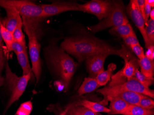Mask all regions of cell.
Listing matches in <instances>:
<instances>
[{
	"mask_svg": "<svg viewBox=\"0 0 154 115\" xmlns=\"http://www.w3.org/2000/svg\"><path fill=\"white\" fill-rule=\"evenodd\" d=\"M128 23L129 20L123 3L122 1H114L108 16L97 25L89 27V29L93 33H97L108 28L118 26Z\"/></svg>",
	"mask_w": 154,
	"mask_h": 115,
	"instance_id": "obj_7",
	"label": "cell"
},
{
	"mask_svg": "<svg viewBox=\"0 0 154 115\" xmlns=\"http://www.w3.org/2000/svg\"><path fill=\"white\" fill-rule=\"evenodd\" d=\"M1 33L2 39L6 44L7 50H8L14 41V38L12 33L6 28L2 23L1 24Z\"/></svg>",
	"mask_w": 154,
	"mask_h": 115,
	"instance_id": "obj_25",
	"label": "cell"
},
{
	"mask_svg": "<svg viewBox=\"0 0 154 115\" xmlns=\"http://www.w3.org/2000/svg\"><path fill=\"white\" fill-rule=\"evenodd\" d=\"M60 47L79 62L99 53H109L120 57L122 54L121 48L116 49L101 40L91 38H68L62 41Z\"/></svg>",
	"mask_w": 154,
	"mask_h": 115,
	"instance_id": "obj_1",
	"label": "cell"
},
{
	"mask_svg": "<svg viewBox=\"0 0 154 115\" xmlns=\"http://www.w3.org/2000/svg\"><path fill=\"white\" fill-rule=\"evenodd\" d=\"M144 95L135 92L127 91L119 93L116 96L120 98L131 105H138L140 100Z\"/></svg>",
	"mask_w": 154,
	"mask_h": 115,
	"instance_id": "obj_17",
	"label": "cell"
},
{
	"mask_svg": "<svg viewBox=\"0 0 154 115\" xmlns=\"http://www.w3.org/2000/svg\"><path fill=\"white\" fill-rule=\"evenodd\" d=\"M134 32L129 23L118 26L113 27L109 31L111 34L119 36L123 39L134 33Z\"/></svg>",
	"mask_w": 154,
	"mask_h": 115,
	"instance_id": "obj_19",
	"label": "cell"
},
{
	"mask_svg": "<svg viewBox=\"0 0 154 115\" xmlns=\"http://www.w3.org/2000/svg\"><path fill=\"white\" fill-rule=\"evenodd\" d=\"M2 22L0 20V45L3 43V39H2V36L1 33V24Z\"/></svg>",
	"mask_w": 154,
	"mask_h": 115,
	"instance_id": "obj_39",
	"label": "cell"
},
{
	"mask_svg": "<svg viewBox=\"0 0 154 115\" xmlns=\"http://www.w3.org/2000/svg\"><path fill=\"white\" fill-rule=\"evenodd\" d=\"M5 83L11 92V95L5 112L22 96L26 88L28 82L32 77L31 74L22 75L21 77L17 76L11 71L7 60L5 64Z\"/></svg>",
	"mask_w": 154,
	"mask_h": 115,
	"instance_id": "obj_5",
	"label": "cell"
},
{
	"mask_svg": "<svg viewBox=\"0 0 154 115\" xmlns=\"http://www.w3.org/2000/svg\"><path fill=\"white\" fill-rule=\"evenodd\" d=\"M151 10V7L147 3H146L145 1V15L146 19L148 20H149V18Z\"/></svg>",
	"mask_w": 154,
	"mask_h": 115,
	"instance_id": "obj_36",
	"label": "cell"
},
{
	"mask_svg": "<svg viewBox=\"0 0 154 115\" xmlns=\"http://www.w3.org/2000/svg\"><path fill=\"white\" fill-rule=\"evenodd\" d=\"M154 46H151L148 47L147 51L146 52V54H145V56L147 58L151 60H154Z\"/></svg>",
	"mask_w": 154,
	"mask_h": 115,
	"instance_id": "obj_35",
	"label": "cell"
},
{
	"mask_svg": "<svg viewBox=\"0 0 154 115\" xmlns=\"http://www.w3.org/2000/svg\"><path fill=\"white\" fill-rule=\"evenodd\" d=\"M4 8L6 10L7 16L2 23L6 28L12 33L19 25L23 24L22 18L14 8L8 7Z\"/></svg>",
	"mask_w": 154,
	"mask_h": 115,
	"instance_id": "obj_13",
	"label": "cell"
},
{
	"mask_svg": "<svg viewBox=\"0 0 154 115\" xmlns=\"http://www.w3.org/2000/svg\"><path fill=\"white\" fill-rule=\"evenodd\" d=\"M79 3L73 1H54L51 4H41L44 16L50 17L68 11H79Z\"/></svg>",
	"mask_w": 154,
	"mask_h": 115,
	"instance_id": "obj_11",
	"label": "cell"
},
{
	"mask_svg": "<svg viewBox=\"0 0 154 115\" xmlns=\"http://www.w3.org/2000/svg\"><path fill=\"white\" fill-rule=\"evenodd\" d=\"M99 87L100 86L98 83L96 78L90 77H86L84 79L82 84L79 89L78 93L79 95H82L85 93L92 92Z\"/></svg>",
	"mask_w": 154,
	"mask_h": 115,
	"instance_id": "obj_16",
	"label": "cell"
},
{
	"mask_svg": "<svg viewBox=\"0 0 154 115\" xmlns=\"http://www.w3.org/2000/svg\"><path fill=\"white\" fill-rule=\"evenodd\" d=\"M5 83V78L3 77H2L1 75V71H0V87L3 85Z\"/></svg>",
	"mask_w": 154,
	"mask_h": 115,
	"instance_id": "obj_38",
	"label": "cell"
},
{
	"mask_svg": "<svg viewBox=\"0 0 154 115\" xmlns=\"http://www.w3.org/2000/svg\"><path fill=\"white\" fill-rule=\"evenodd\" d=\"M126 11L130 18L138 29L144 39L145 47H150L145 29V22L143 16L139 10L137 0H131L126 8Z\"/></svg>",
	"mask_w": 154,
	"mask_h": 115,
	"instance_id": "obj_10",
	"label": "cell"
},
{
	"mask_svg": "<svg viewBox=\"0 0 154 115\" xmlns=\"http://www.w3.org/2000/svg\"><path fill=\"white\" fill-rule=\"evenodd\" d=\"M22 27H23V24L19 25L13 31L12 34H13L14 41H17L20 44H26V42L25 40V35L22 31Z\"/></svg>",
	"mask_w": 154,
	"mask_h": 115,
	"instance_id": "obj_27",
	"label": "cell"
},
{
	"mask_svg": "<svg viewBox=\"0 0 154 115\" xmlns=\"http://www.w3.org/2000/svg\"><path fill=\"white\" fill-rule=\"evenodd\" d=\"M16 54L18 62L23 70V75L31 74L33 77V73L30 66L27 49L21 53Z\"/></svg>",
	"mask_w": 154,
	"mask_h": 115,
	"instance_id": "obj_20",
	"label": "cell"
},
{
	"mask_svg": "<svg viewBox=\"0 0 154 115\" xmlns=\"http://www.w3.org/2000/svg\"><path fill=\"white\" fill-rule=\"evenodd\" d=\"M140 71L146 77H153L154 75V60H151L144 56L143 58L138 60Z\"/></svg>",
	"mask_w": 154,
	"mask_h": 115,
	"instance_id": "obj_18",
	"label": "cell"
},
{
	"mask_svg": "<svg viewBox=\"0 0 154 115\" xmlns=\"http://www.w3.org/2000/svg\"><path fill=\"white\" fill-rule=\"evenodd\" d=\"M127 46L130 47L131 46L139 44V41L135 32L130 35L128 37L123 39Z\"/></svg>",
	"mask_w": 154,
	"mask_h": 115,
	"instance_id": "obj_32",
	"label": "cell"
},
{
	"mask_svg": "<svg viewBox=\"0 0 154 115\" xmlns=\"http://www.w3.org/2000/svg\"><path fill=\"white\" fill-rule=\"evenodd\" d=\"M6 60L4 56V49H3V43L0 45V71L1 72L3 69Z\"/></svg>",
	"mask_w": 154,
	"mask_h": 115,
	"instance_id": "obj_34",
	"label": "cell"
},
{
	"mask_svg": "<svg viewBox=\"0 0 154 115\" xmlns=\"http://www.w3.org/2000/svg\"><path fill=\"white\" fill-rule=\"evenodd\" d=\"M113 2L109 1L93 0L84 4H79V11L93 14L100 20L105 19L111 10Z\"/></svg>",
	"mask_w": 154,
	"mask_h": 115,
	"instance_id": "obj_9",
	"label": "cell"
},
{
	"mask_svg": "<svg viewBox=\"0 0 154 115\" xmlns=\"http://www.w3.org/2000/svg\"><path fill=\"white\" fill-rule=\"evenodd\" d=\"M154 110H147L139 105L130 104L123 115H154Z\"/></svg>",
	"mask_w": 154,
	"mask_h": 115,
	"instance_id": "obj_23",
	"label": "cell"
},
{
	"mask_svg": "<svg viewBox=\"0 0 154 115\" xmlns=\"http://www.w3.org/2000/svg\"><path fill=\"white\" fill-rule=\"evenodd\" d=\"M27 47L26 44H20L17 41H14L10 48L8 51V52L13 51L15 53V54L21 53L26 50Z\"/></svg>",
	"mask_w": 154,
	"mask_h": 115,
	"instance_id": "obj_30",
	"label": "cell"
},
{
	"mask_svg": "<svg viewBox=\"0 0 154 115\" xmlns=\"http://www.w3.org/2000/svg\"><path fill=\"white\" fill-rule=\"evenodd\" d=\"M109 53H101L93 55L86 59V67L90 77L96 78L97 76L105 71L104 64Z\"/></svg>",
	"mask_w": 154,
	"mask_h": 115,
	"instance_id": "obj_12",
	"label": "cell"
},
{
	"mask_svg": "<svg viewBox=\"0 0 154 115\" xmlns=\"http://www.w3.org/2000/svg\"><path fill=\"white\" fill-rule=\"evenodd\" d=\"M73 104L75 105H80L86 107L95 113L105 112L109 113L110 111L109 109L107 108V107H105L104 105H102L99 103L90 101L86 99L79 100L74 102Z\"/></svg>",
	"mask_w": 154,
	"mask_h": 115,
	"instance_id": "obj_15",
	"label": "cell"
},
{
	"mask_svg": "<svg viewBox=\"0 0 154 115\" xmlns=\"http://www.w3.org/2000/svg\"><path fill=\"white\" fill-rule=\"evenodd\" d=\"M67 115H97V113L80 105H75L72 104L66 107Z\"/></svg>",
	"mask_w": 154,
	"mask_h": 115,
	"instance_id": "obj_22",
	"label": "cell"
},
{
	"mask_svg": "<svg viewBox=\"0 0 154 115\" xmlns=\"http://www.w3.org/2000/svg\"><path fill=\"white\" fill-rule=\"evenodd\" d=\"M109 101H110L109 114H122L130 105L127 102L117 96L110 98Z\"/></svg>",
	"mask_w": 154,
	"mask_h": 115,
	"instance_id": "obj_14",
	"label": "cell"
},
{
	"mask_svg": "<svg viewBox=\"0 0 154 115\" xmlns=\"http://www.w3.org/2000/svg\"><path fill=\"white\" fill-rule=\"evenodd\" d=\"M65 115H67V114H66H66H65Z\"/></svg>",
	"mask_w": 154,
	"mask_h": 115,
	"instance_id": "obj_42",
	"label": "cell"
},
{
	"mask_svg": "<svg viewBox=\"0 0 154 115\" xmlns=\"http://www.w3.org/2000/svg\"><path fill=\"white\" fill-rule=\"evenodd\" d=\"M116 68V65L114 63H111L108 65V69L98 74L96 77V80L100 86L106 85L110 79L113 71Z\"/></svg>",
	"mask_w": 154,
	"mask_h": 115,
	"instance_id": "obj_21",
	"label": "cell"
},
{
	"mask_svg": "<svg viewBox=\"0 0 154 115\" xmlns=\"http://www.w3.org/2000/svg\"><path fill=\"white\" fill-rule=\"evenodd\" d=\"M137 2L139 7V10L140 11L144 19L145 25L146 26L148 20L146 19L145 15V0H137Z\"/></svg>",
	"mask_w": 154,
	"mask_h": 115,
	"instance_id": "obj_33",
	"label": "cell"
},
{
	"mask_svg": "<svg viewBox=\"0 0 154 115\" xmlns=\"http://www.w3.org/2000/svg\"><path fill=\"white\" fill-rule=\"evenodd\" d=\"M130 47L133 51V52L137 56L138 59H142L145 56L144 50H143V48L142 47L140 44L131 46Z\"/></svg>",
	"mask_w": 154,
	"mask_h": 115,
	"instance_id": "obj_31",
	"label": "cell"
},
{
	"mask_svg": "<svg viewBox=\"0 0 154 115\" xmlns=\"http://www.w3.org/2000/svg\"><path fill=\"white\" fill-rule=\"evenodd\" d=\"M24 31L26 34L29 40V54L32 65V71L38 82L41 72V45L38 38V28L37 21L22 18Z\"/></svg>",
	"mask_w": 154,
	"mask_h": 115,
	"instance_id": "obj_3",
	"label": "cell"
},
{
	"mask_svg": "<svg viewBox=\"0 0 154 115\" xmlns=\"http://www.w3.org/2000/svg\"><path fill=\"white\" fill-rule=\"evenodd\" d=\"M127 91L135 92L148 96L151 98H154L153 90L144 87L135 78L132 77L127 82L121 84L114 86L108 85L103 89L97 90V92L104 96L103 100L99 103L103 105H107L109 98L116 96L119 93Z\"/></svg>",
	"mask_w": 154,
	"mask_h": 115,
	"instance_id": "obj_4",
	"label": "cell"
},
{
	"mask_svg": "<svg viewBox=\"0 0 154 115\" xmlns=\"http://www.w3.org/2000/svg\"><path fill=\"white\" fill-rule=\"evenodd\" d=\"M134 77L139 83L147 88H149V87L152 85L154 83V77H146L141 72L139 71L138 69L136 70Z\"/></svg>",
	"mask_w": 154,
	"mask_h": 115,
	"instance_id": "obj_24",
	"label": "cell"
},
{
	"mask_svg": "<svg viewBox=\"0 0 154 115\" xmlns=\"http://www.w3.org/2000/svg\"><path fill=\"white\" fill-rule=\"evenodd\" d=\"M145 2L146 3H147L150 7H154V0H145Z\"/></svg>",
	"mask_w": 154,
	"mask_h": 115,
	"instance_id": "obj_37",
	"label": "cell"
},
{
	"mask_svg": "<svg viewBox=\"0 0 154 115\" xmlns=\"http://www.w3.org/2000/svg\"><path fill=\"white\" fill-rule=\"evenodd\" d=\"M0 6L15 8L22 18L38 21L45 18L43 9L40 5L25 0H0Z\"/></svg>",
	"mask_w": 154,
	"mask_h": 115,
	"instance_id": "obj_8",
	"label": "cell"
},
{
	"mask_svg": "<svg viewBox=\"0 0 154 115\" xmlns=\"http://www.w3.org/2000/svg\"><path fill=\"white\" fill-rule=\"evenodd\" d=\"M149 17H150V19L154 20V9L153 8L151 10L150 12V14H149Z\"/></svg>",
	"mask_w": 154,
	"mask_h": 115,
	"instance_id": "obj_40",
	"label": "cell"
},
{
	"mask_svg": "<svg viewBox=\"0 0 154 115\" xmlns=\"http://www.w3.org/2000/svg\"><path fill=\"white\" fill-rule=\"evenodd\" d=\"M32 109V103L31 101H28L21 104L15 114L16 115H30Z\"/></svg>",
	"mask_w": 154,
	"mask_h": 115,
	"instance_id": "obj_28",
	"label": "cell"
},
{
	"mask_svg": "<svg viewBox=\"0 0 154 115\" xmlns=\"http://www.w3.org/2000/svg\"><path fill=\"white\" fill-rule=\"evenodd\" d=\"M145 32L149 42V45L154 46V20H149L147 24L145 27Z\"/></svg>",
	"mask_w": 154,
	"mask_h": 115,
	"instance_id": "obj_26",
	"label": "cell"
},
{
	"mask_svg": "<svg viewBox=\"0 0 154 115\" xmlns=\"http://www.w3.org/2000/svg\"><path fill=\"white\" fill-rule=\"evenodd\" d=\"M122 58L125 60L124 67L116 74L111 77V81L109 84L110 86L123 83L134 77L136 70L139 67V59L135 57L127 46H122Z\"/></svg>",
	"mask_w": 154,
	"mask_h": 115,
	"instance_id": "obj_6",
	"label": "cell"
},
{
	"mask_svg": "<svg viewBox=\"0 0 154 115\" xmlns=\"http://www.w3.org/2000/svg\"><path fill=\"white\" fill-rule=\"evenodd\" d=\"M139 106L147 110H154V101L151 98L144 95L139 102Z\"/></svg>",
	"mask_w": 154,
	"mask_h": 115,
	"instance_id": "obj_29",
	"label": "cell"
},
{
	"mask_svg": "<svg viewBox=\"0 0 154 115\" xmlns=\"http://www.w3.org/2000/svg\"><path fill=\"white\" fill-rule=\"evenodd\" d=\"M66 111H67V109H66V108L65 110L64 111H62L59 115H65L66 114Z\"/></svg>",
	"mask_w": 154,
	"mask_h": 115,
	"instance_id": "obj_41",
	"label": "cell"
},
{
	"mask_svg": "<svg viewBox=\"0 0 154 115\" xmlns=\"http://www.w3.org/2000/svg\"><path fill=\"white\" fill-rule=\"evenodd\" d=\"M47 61L63 82L66 88L77 69L78 64L62 49L51 45L45 49Z\"/></svg>",
	"mask_w": 154,
	"mask_h": 115,
	"instance_id": "obj_2",
	"label": "cell"
}]
</instances>
